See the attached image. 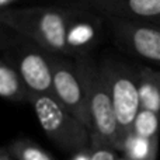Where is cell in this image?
Instances as JSON below:
<instances>
[{"mask_svg": "<svg viewBox=\"0 0 160 160\" xmlns=\"http://www.w3.org/2000/svg\"><path fill=\"white\" fill-rule=\"evenodd\" d=\"M70 160H90V149L82 150V152H78L75 155H72Z\"/></svg>", "mask_w": 160, "mask_h": 160, "instance_id": "2e32d148", "label": "cell"}, {"mask_svg": "<svg viewBox=\"0 0 160 160\" xmlns=\"http://www.w3.org/2000/svg\"><path fill=\"white\" fill-rule=\"evenodd\" d=\"M52 97L75 118L90 129L84 87L75 65V59L51 53Z\"/></svg>", "mask_w": 160, "mask_h": 160, "instance_id": "52a82bcc", "label": "cell"}, {"mask_svg": "<svg viewBox=\"0 0 160 160\" xmlns=\"http://www.w3.org/2000/svg\"><path fill=\"white\" fill-rule=\"evenodd\" d=\"M0 160H13L7 148H0Z\"/></svg>", "mask_w": 160, "mask_h": 160, "instance_id": "ac0fdd59", "label": "cell"}, {"mask_svg": "<svg viewBox=\"0 0 160 160\" xmlns=\"http://www.w3.org/2000/svg\"><path fill=\"white\" fill-rule=\"evenodd\" d=\"M11 32V28L6 37L4 42L0 45V51L4 48L7 38ZM30 90L21 76L16 70V68L0 53V98L7 100L11 102H28L30 101Z\"/></svg>", "mask_w": 160, "mask_h": 160, "instance_id": "9c48e42d", "label": "cell"}, {"mask_svg": "<svg viewBox=\"0 0 160 160\" xmlns=\"http://www.w3.org/2000/svg\"><path fill=\"white\" fill-rule=\"evenodd\" d=\"M20 2H22V0H0V11L17 7V3Z\"/></svg>", "mask_w": 160, "mask_h": 160, "instance_id": "9a60e30c", "label": "cell"}, {"mask_svg": "<svg viewBox=\"0 0 160 160\" xmlns=\"http://www.w3.org/2000/svg\"><path fill=\"white\" fill-rule=\"evenodd\" d=\"M0 22L48 52L78 59L91 55L107 38L104 17L70 4H41L0 11Z\"/></svg>", "mask_w": 160, "mask_h": 160, "instance_id": "6da1fadb", "label": "cell"}, {"mask_svg": "<svg viewBox=\"0 0 160 160\" xmlns=\"http://www.w3.org/2000/svg\"><path fill=\"white\" fill-rule=\"evenodd\" d=\"M58 3L79 6L101 17H114L160 27V0H58Z\"/></svg>", "mask_w": 160, "mask_h": 160, "instance_id": "ba28073f", "label": "cell"}, {"mask_svg": "<svg viewBox=\"0 0 160 160\" xmlns=\"http://www.w3.org/2000/svg\"><path fill=\"white\" fill-rule=\"evenodd\" d=\"M159 139H146L129 132L121 145V156L125 160H156Z\"/></svg>", "mask_w": 160, "mask_h": 160, "instance_id": "8fae6325", "label": "cell"}, {"mask_svg": "<svg viewBox=\"0 0 160 160\" xmlns=\"http://www.w3.org/2000/svg\"><path fill=\"white\" fill-rule=\"evenodd\" d=\"M98 68L108 87L122 141L131 132L133 121L141 111L139 100V62H133L119 53L104 52L98 59Z\"/></svg>", "mask_w": 160, "mask_h": 160, "instance_id": "3957f363", "label": "cell"}, {"mask_svg": "<svg viewBox=\"0 0 160 160\" xmlns=\"http://www.w3.org/2000/svg\"><path fill=\"white\" fill-rule=\"evenodd\" d=\"M28 104L32 105L39 127L58 149L72 155L90 149V129L52 96L31 93Z\"/></svg>", "mask_w": 160, "mask_h": 160, "instance_id": "277c9868", "label": "cell"}, {"mask_svg": "<svg viewBox=\"0 0 160 160\" xmlns=\"http://www.w3.org/2000/svg\"><path fill=\"white\" fill-rule=\"evenodd\" d=\"M107 35L119 52L160 66V27L104 17Z\"/></svg>", "mask_w": 160, "mask_h": 160, "instance_id": "8992f818", "label": "cell"}, {"mask_svg": "<svg viewBox=\"0 0 160 160\" xmlns=\"http://www.w3.org/2000/svg\"><path fill=\"white\" fill-rule=\"evenodd\" d=\"M119 160H125V159H124V158H122V156H121V159H119Z\"/></svg>", "mask_w": 160, "mask_h": 160, "instance_id": "d6986e66", "label": "cell"}, {"mask_svg": "<svg viewBox=\"0 0 160 160\" xmlns=\"http://www.w3.org/2000/svg\"><path fill=\"white\" fill-rule=\"evenodd\" d=\"M139 100L141 108L160 114V70L139 63Z\"/></svg>", "mask_w": 160, "mask_h": 160, "instance_id": "30bf717a", "label": "cell"}, {"mask_svg": "<svg viewBox=\"0 0 160 160\" xmlns=\"http://www.w3.org/2000/svg\"><path fill=\"white\" fill-rule=\"evenodd\" d=\"M119 152L105 145H91L90 160H119Z\"/></svg>", "mask_w": 160, "mask_h": 160, "instance_id": "5bb4252c", "label": "cell"}, {"mask_svg": "<svg viewBox=\"0 0 160 160\" xmlns=\"http://www.w3.org/2000/svg\"><path fill=\"white\" fill-rule=\"evenodd\" d=\"M8 31H10V28H8L7 25H4V24H2V22H0V45L4 42V39H6V37H7Z\"/></svg>", "mask_w": 160, "mask_h": 160, "instance_id": "e0dca14e", "label": "cell"}, {"mask_svg": "<svg viewBox=\"0 0 160 160\" xmlns=\"http://www.w3.org/2000/svg\"><path fill=\"white\" fill-rule=\"evenodd\" d=\"M131 132L146 139H159L160 114L141 108V111L138 112L135 121H133Z\"/></svg>", "mask_w": 160, "mask_h": 160, "instance_id": "4fadbf2b", "label": "cell"}, {"mask_svg": "<svg viewBox=\"0 0 160 160\" xmlns=\"http://www.w3.org/2000/svg\"><path fill=\"white\" fill-rule=\"evenodd\" d=\"M75 65L84 87L90 118V146L105 145L119 152L122 133L117 122L108 87L100 72L98 61L93 55H87L75 59Z\"/></svg>", "mask_w": 160, "mask_h": 160, "instance_id": "7a4b0ae2", "label": "cell"}, {"mask_svg": "<svg viewBox=\"0 0 160 160\" xmlns=\"http://www.w3.org/2000/svg\"><path fill=\"white\" fill-rule=\"evenodd\" d=\"M13 160H56L49 152L28 138H17L7 146Z\"/></svg>", "mask_w": 160, "mask_h": 160, "instance_id": "7c38bea8", "label": "cell"}, {"mask_svg": "<svg viewBox=\"0 0 160 160\" xmlns=\"http://www.w3.org/2000/svg\"><path fill=\"white\" fill-rule=\"evenodd\" d=\"M0 53L16 68L30 93L52 96L51 52L11 30Z\"/></svg>", "mask_w": 160, "mask_h": 160, "instance_id": "5b68a950", "label": "cell"}]
</instances>
